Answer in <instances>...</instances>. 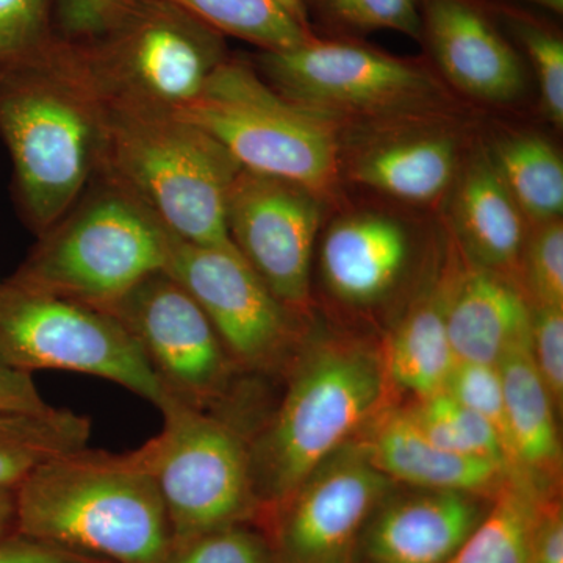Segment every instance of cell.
<instances>
[{"mask_svg": "<svg viewBox=\"0 0 563 563\" xmlns=\"http://www.w3.org/2000/svg\"><path fill=\"white\" fill-rule=\"evenodd\" d=\"M443 391L490 422L506 448L509 477L515 479L512 443H510L501 373L498 366L457 361Z\"/></svg>", "mask_w": 563, "mask_h": 563, "instance_id": "1f68e13d", "label": "cell"}, {"mask_svg": "<svg viewBox=\"0 0 563 563\" xmlns=\"http://www.w3.org/2000/svg\"><path fill=\"white\" fill-rule=\"evenodd\" d=\"M412 250L409 228L395 214L350 211L329 225L322 240V279L340 301L374 306L402 279Z\"/></svg>", "mask_w": 563, "mask_h": 563, "instance_id": "ac0fdd59", "label": "cell"}, {"mask_svg": "<svg viewBox=\"0 0 563 563\" xmlns=\"http://www.w3.org/2000/svg\"><path fill=\"white\" fill-rule=\"evenodd\" d=\"M531 352L555 406L563 399V307L532 306Z\"/></svg>", "mask_w": 563, "mask_h": 563, "instance_id": "e575fe53", "label": "cell"}, {"mask_svg": "<svg viewBox=\"0 0 563 563\" xmlns=\"http://www.w3.org/2000/svg\"><path fill=\"white\" fill-rule=\"evenodd\" d=\"M91 422L70 410L0 412V490H16L41 463L85 450Z\"/></svg>", "mask_w": 563, "mask_h": 563, "instance_id": "d4e9b609", "label": "cell"}, {"mask_svg": "<svg viewBox=\"0 0 563 563\" xmlns=\"http://www.w3.org/2000/svg\"><path fill=\"white\" fill-rule=\"evenodd\" d=\"M421 41L451 90L490 106L525 95L523 55L484 0H420Z\"/></svg>", "mask_w": 563, "mask_h": 563, "instance_id": "2e32d148", "label": "cell"}, {"mask_svg": "<svg viewBox=\"0 0 563 563\" xmlns=\"http://www.w3.org/2000/svg\"><path fill=\"white\" fill-rule=\"evenodd\" d=\"M507 2L536 7V9L554 14V16H562L563 13V0H507Z\"/></svg>", "mask_w": 563, "mask_h": 563, "instance_id": "60d3db41", "label": "cell"}, {"mask_svg": "<svg viewBox=\"0 0 563 563\" xmlns=\"http://www.w3.org/2000/svg\"><path fill=\"white\" fill-rule=\"evenodd\" d=\"M385 376L379 357L358 344L328 342L302 358L279 412L250 448L263 520L372 417Z\"/></svg>", "mask_w": 563, "mask_h": 563, "instance_id": "5b68a950", "label": "cell"}, {"mask_svg": "<svg viewBox=\"0 0 563 563\" xmlns=\"http://www.w3.org/2000/svg\"><path fill=\"white\" fill-rule=\"evenodd\" d=\"M362 444L373 465L391 483L412 485L420 490L462 492L493 498L509 477L499 463L435 446L404 410L385 415Z\"/></svg>", "mask_w": 563, "mask_h": 563, "instance_id": "44dd1931", "label": "cell"}, {"mask_svg": "<svg viewBox=\"0 0 563 563\" xmlns=\"http://www.w3.org/2000/svg\"><path fill=\"white\" fill-rule=\"evenodd\" d=\"M165 563H273L265 532L233 525L173 544Z\"/></svg>", "mask_w": 563, "mask_h": 563, "instance_id": "d6a6232c", "label": "cell"}, {"mask_svg": "<svg viewBox=\"0 0 563 563\" xmlns=\"http://www.w3.org/2000/svg\"><path fill=\"white\" fill-rule=\"evenodd\" d=\"M485 147L526 220H561L563 163L551 141L536 132H507Z\"/></svg>", "mask_w": 563, "mask_h": 563, "instance_id": "cb8c5ba5", "label": "cell"}, {"mask_svg": "<svg viewBox=\"0 0 563 563\" xmlns=\"http://www.w3.org/2000/svg\"><path fill=\"white\" fill-rule=\"evenodd\" d=\"M174 113L213 136L242 168L296 181L329 203L339 198L342 132L284 98L250 63L229 57Z\"/></svg>", "mask_w": 563, "mask_h": 563, "instance_id": "8992f818", "label": "cell"}, {"mask_svg": "<svg viewBox=\"0 0 563 563\" xmlns=\"http://www.w3.org/2000/svg\"><path fill=\"white\" fill-rule=\"evenodd\" d=\"M162 432L133 451L161 492L173 544L262 518L250 448L228 422L168 395Z\"/></svg>", "mask_w": 563, "mask_h": 563, "instance_id": "9c48e42d", "label": "cell"}, {"mask_svg": "<svg viewBox=\"0 0 563 563\" xmlns=\"http://www.w3.org/2000/svg\"><path fill=\"white\" fill-rule=\"evenodd\" d=\"M99 101L98 168L106 179L143 203L181 242L233 244L225 228V201L242 166L232 155L174 111L102 96Z\"/></svg>", "mask_w": 563, "mask_h": 563, "instance_id": "3957f363", "label": "cell"}, {"mask_svg": "<svg viewBox=\"0 0 563 563\" xmlns=\"http://www.w3.org/2000/svg\"><path fill=\"white\" fill-rule=\"evenodd\" d=\"M51 407L41 398L31 374L0 365V412H44Z\"/></svg>", "mask_w": 563, "mask_h": 563, "instance_id": "74e56055", "label": "cell"}, {"mask_svg": "<svg viewBox=\"0 0 563 563\" xmlns=\"http://www.w3.org/2000/svg\"><path fill=\"white\" fill-rule=\"evenodd\" d=\"M492 501L448 563H532L533 536L548 499L533 485L507 477Z\"/></svg>", "mask_w": 563, "mask_h": 563, "instance_id": "4316f807", "label": "cell"}, {"mask_svg": "<svg viewBox=\"0 0 563 563\" xmlns=\"http://www.w3.org/2000/svg\"><path fill=\"white\" fill-rule=\"evenodd\" d=\"M165 269L199 303L236 361L265 368L287 346L291 310L233 244H196L172 235Z\"/></svg>", "mask_w": 563, "mask_h": 563, "instance_id": "5bb4252c", "label": "cell"}, {"mask_svg": "<svg viewBox=\"0 0 563 563\" xmlns=\"http://www.w3.org/2000/svg\"><path fill=\"white\" fill-rule=\"evenodd\" d=\"M329 206L303 185L244 168L229 190V239L291 312L309 302L313 247Z\"/></svg>", "mask_w": 563, "mask_h": 563, "instance_id": "7c38bea8", "label": "cell"}, {"mask_svg": "<svg viewBox=\"0 0 563 563\" xmlns=\"http://www.w3.org/2000/svg\"><path fill=\"white\" fill-rule=\"evenodd\" d=\"M16 532L109 563H165L172 525L135 454L87 448L41 463L14 490Z\"/></svg>", "mask_w": 563, "mask_h": 563, "instance_id": "6da1fadb", "label": "cell"}, {"mask_svg": "<svg viewBox=\"0 0 563 563\" xmlns=\"http://www.w3.org/2000/svg\"><path fill=\"white\" fill-rule=\"evenodd\" d=\"M446 328L455 361L498 366L514 346L531 342L532 303L506 274L457 265Z\"/></svg>", "mask_w": 563, "mask_h": 563, "instance_id": "ffe728a7", "label": "cell"}, {"mask_svg": "<svg viewBox=\"0 0 563 563\" xmlns=\"http://www.w3.org/2000/svg\"><path fill=\"white\" fill-rule=\"evenodd\" d=\"M0 136L22 213L43 235L73 209L101 155V101L68 41L0 76Z\"/></svg>", "mask_w": 563, "mask_h": 563, "instance_id": "7a4b0ae2", "label": "cell"}, {"mask_svg": "<svg viewBox=\"0 0 563 563\" xmlns=\"http://www.w3.org/2000/svg\"><path fill=\"white\" fill-rule=\"evenodd\" d=\"M16 532V510H14V492L0 490V539Z\"/></svg>", "mask_w": 563, "mask_h": 563, "instance_id": "ab89813d", "label": "cell"}, {"mask_svg": "<svg viewBox=\"0 0 563 563\" xmlns=\"http://www.w3.org/2000/svg\"><path fill=\"white\" fill-rule=\"evenodd\" d=\"M106 184V190L41 235L14 277L103 307L166 268L172 233L128 191Z\"/></svg>", "mask_w": 563, "mask_h": 563, "instance_id": "ba28073f", "label": "cell"}, {"mask_svg": "<svg viewBox=\"0 0 563 563\" xmlns=\"http://www.w3.org/2000/svg\"><path fill=\"white\" fill-rule=\"evenodd\" d=\"M404 412L435 446L450 453L499 463L509 474L506 448L495 428L446 391L420 398Z\"/></svg>", "mask_w": 563, "mask_h": 563, "instance_id": "f1b7e54d", "label": "cell"}, {"mask_svg": "<svg viewBox=\"0 0 563 563\" xmlns=\"http://www.w3.org/2000/svg\"><path fill=\"white\" fill-rule=\"evenodd\" d=\"M484 496L421 490L387 498L363 532L366 563H448L483 521Z\"/></svg>", "mask_w": 563, "mask_h": 563, "instance_id": "e0dca14e", "label": "cell"}, {"mask_svg": "<svg viewBox=\"0 0 563 563\" xmlns=\"http://www.w3.org/2000/svg\"><path fill=\"white\" fill-rule=\"evenodd\" d=\"M503 31L531 60L547 120L563 124V38L558 25L507 0H484Z\"/></svg>", "mask_w": 563, "mask_h": 563, "instance_id": "83f0119b", "label": "cell"}, {"mask_svg": "<svg viewBox=\"0 0 563 563\" xmlns=\"http://www.w3.org/2000/svg\"><path fill=\"white\" fill-rule=\"evenodd\" d=\"M391 481L346 443L266 515L273 563H361L363 532Z\"/></svg>", "mask_w": 563, "mask_h": 563, "instance_id": "8fae6325", "label": "cell"}, {"mask_svg": "<svg viewBox=\"0 0 563 563\" xmlns=\"http://www.w3.org/2000/svg\"><path fill=\"white\" fill-rule=\"evenodd\" d=\"M455 268L454 262H448L442 274L413 299L388 336L385 374L418 398L443 391L457 362L446 328Z\"/></svg>", "mask_w": 563, "mask_h": 563, "instance_id": "7402d4cb", "label": "cell"}, {"mask_svg": "<svg viewBox=\"0 0 563 563\" xmlns=\"http://www.w3.org/2000/svg\"><path fill=\"white\" fill-rule=\"evenodd\" d=\"M255 69L274 90L340 132L462 117L461 102L429 62L351 38L320 35L285 51H261Z\"/></svg>", "mask_w": 563, "mask_h": 563, "instance_id": "277c9868", "label": "cell"}, {"mask_svg": "<svg viewBox=\"0 0 563 563\" xmlns=\"http://www.w3.org/2000/svg\"><path fill=\"white\" fill-rule=\"evenodd\" d=\"M224 36L261 51L301 46L318 35L303 0H172Z\"/></svg>", "mask_w": 563, "mask_h": 563, "instance_id": "484cf974", "label": "cell"}, {"mask_svg": "<svg viewBox=\"0 0 563 563\" xmlns=\"http://www.w3.org/2000/svg\"><path fill=\"white\" fill-rule=\"evenodd\" d=\"M99 309L131 333L168 395L203 409L221 391L228 350L199 303L166 269Z\"/></svg>", "mask_w": 563, "mask_h": 563, "instance_id": "4fadbf2b", "label": "cell"}, {"mask_svg": "<svg viewBox=\"0 0 563 563\" xmlns=\"http://www.w3.org/2000/svg\"><path fill=\"white\" fill-rule=\"evenodd\" d=\"M0 365L27 374H90L157 407L166 398L146 355L113 314L14 276L0 280Z\"/></svg>", "mask_w": 563, "mask_h": 563, "instance_id": "30bf717a", "label": "cell"}, {"mask_svg": "<svg viewBox=\"0 0 563 563\" xmlns=\"http://www.w3.org/2000/svg\"><path fill=\"white\" fill-rule=\"evenodd\" d=\"M448 198L455 242L466 257L481 268L509 276L523 255L528 220L485 144H472Z\"/></svg>", "mask_w": 563, "mask_h": 563, "instance_id": "d6986e66", "label": "cell"}, {"mask_svg": "<svg viewBox=\"0 0 563 563\" xmlns=\"http://www.w3.org/2000/svg\"><path fill=\"white\" fill-rule=\"evenodd\" d=\"M462 117L340 133L342 179L404 203L432 206L450 195L470 151Z\"/></svg>", "mask_w": 563, "mask_h": 563, "instance_id": "9a60e30c", "label": "cell"}, {"mask_svg": "<svg viewBox=\"0 0 563 563\" xmlns=\"http://www.w3.org/2000/svg\"><path fill=\"white\" fill-rule=\"evenodd\" d=\"M131 0H51L58 38L87 43L106 31Z\"/></svg>", "mask_w": 563, "mask_h": 563, "instance_id": "d590c367", "label": "cell"}, {"mask_svg": "<svg viewBox=\"0 0 563 563\" xmlns=\"http://www.w3.org/2000/svg\"><path fill=\"white\" fill-rule=\"evenodd\" d=\"M515 462V481L543 493L561 466L555 404L533 363L531 342L520 343L498 363Z\"/></svg>", "mask_w": 563, "mask_h": 563, "instance_id": "603a6c76", "label": "cell"}, {"mask_svg": "<svg viewBox=\"0 0 563 563\" xmlns=\"http://www.w3.org/2000/svg\"><path fill=\"white\" fill-rule=\"evenodd\" d=\"M58 40L51 0H0V76L38 62Z\"/></svg>", "mask_w": 563, "mask_h": 563, "instance_id": "4dcf8cb0", "label": "cell"}, {"mask_svg": "<svg viewBox=\"0 0 563 563\" xmlns=\"http://www.w3.org/2000/svg\"><path fill=\"white\" fill-rule=\"evenodd\" d=\"M532 563H563V518L561 506L544 504L532 543Z\"/></svg>", "mask_w": 563, "mask_h": 563, "instance_id": "f35d334b", "label": "cell"}, {"mask_svg": "<svg viewBox=\"0 0 563 563\" xmlns=\"http://www.w3.org/2000/svg\"><path fill=\"white\" fill-rule=\"evenodd\" d=\"M70 44L99 96L169 111L229 58L224 35L172 0H131L96 38Z\"/></svg>", "mask_w": 563, "mask_h": 563, "instance_id": "52a82bcc", "label": "cell"}, {"mask_svg": "<svg viewBox=\"0 0 563 563\" xmlns=\"http://www.w3.org/2000/svg\"><path fill=\"white\" fill-rule=\"evenodd\" d=\"M310 20L320 18L325 27L342 33L396 31L421 41L420 0H303Z\"/></svg>", "mask_w": 563, "mask_h": 563, "instance_id": "f546056e", "label": "cell"}, {"mask_svg": "<svg viewBox=\"0 0 563 563\" xmlns=\"http://www.w3.org/2000/svg\"><path fill=\"white\" fill-rule=\"evenodd\" d=\"M0 563H109L14 532L0 539Z\"/></svg>", "mask_w": 563, "mask_h": 563, "instance_id": "8d00e7d4", "label": "cell"}, {"mask_svg": "<svg viewBox=\"0 0 563 563\" xmlns=\"http://www.w3.org/2000/svg\"><path fill=\"white\" fill-rule=\"evenodd\" d=\"M523 254L529 301L532 306L563 307L562 220L539 224Z\"/></svg>", "mask_w": 563, "mask_h": 563, "instance_id": "836d02e7", "label": "cell"}]
</instances>
